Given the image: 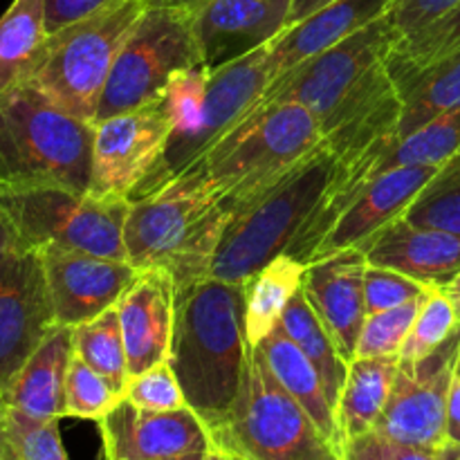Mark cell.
<instances>
[{"instance_id":"obj_1","label":"cell","mask_w":460,"mask_h":460,"mask_svg":"<svg viewBox=\"0 0 460 460\" xmlns=\"http://www.w3.org/2000/svg\"><path fill=\"white\" fill-rule=\"evenodd\" d=\"M400 34L391 13L299 63L265 88L256 106L299 103L340 162L385 155L395 142L402 97L386 70Z\"/></svg>"},{"instance_id":"obj_2","label":"cell","mask_w":460,"mask_h":460,"mask_svg":"<svg viewBox=\"0 0 460 460\" xmlns=\"http://www.w3.org/2000/svg\"><path fill=\"white\" fill-rule=\"evenodd\" d=\"M252 346L245 332V283L205 279L175 290L169 364L189 409L214 427L232 407Z\"/></svg>"},{"instance_id":"obj_3","label":"cell","mask_w":460,"mask_h":460,"mask_svg":"<svg viewBox=\"0 0 460 460\" xmlns=\"http://www.w3.org/2000/svg\"><path fill=\"white\" fill-rule=\"evenodd\" d=\"M232 211L191 173L130 202L124 225L126 259L137 270H166L175 290L211 277Z\"/></svg>"},{"instance_id":"obj_4","label":"cell","mask_w":460,"mask_h":460,"mask_svg":"<svg viewBox=\"0 0 460 460\" xmlns=\"http://www.w3.org/2000/svg\"><path fill=\"white\" fill-rule=\"evenodd\" d=\"M335 171L337 155L322 139L286 173L234 207L216 252L211 277L245 283L270 261L288 254Z\"/></svg>"},{"instance_id":"obj_5","label":"cell","mask_w":460,"mask_h":460,"mask_svg":"<svg viewBox=\"0 0 460 460\" xmlns=\"http://www.w3.org/2000/svg\"><path fill=\"white\" fill-rule=\"evenodd\" d=\"M94 124L54 106L21 81L0 94V187L90 191Z\"/></svg>"},{"instance_id":"obj_6","label":"cell","mask_w":460,"mask_h":460,"mask_svg":"<svg viewBox=\"0 0 460 460\" xmlns=\"http://www.w3.org/2000/svg\"><path fill=\"white\" fill-rule=\"evenodd\" d=\"M146 9L148 0H115L48 34L22 81L61 111L94 124L117 54Z\"/></svg>"},{"instance_id":"obj_7","label":"cell","mask_w":460,"mask_h":460,"mask_svg":"<svg viewBox=\"0 0 460 460\" xmlns=\"http://www.w3.org/2000/svg\"><path fill=\"white\" fill-rule=\"evenodd\" d=\"M322 142L313 112L299 103L254 106L209 153L182 173L218 193L229 211L286 173Z\"/></svg>"},{"instance_id":"obj_8","label":"cell","mask_w":460,"mask_h":460,"mask_svg":"<svg viewBox=\"0 0 460 460\" xmlns=\"http://www.w3.org/2000/svg\"><path fill=\"white\" fill-rule=\"evenodd\" d=\"M209 438L214 447L250 460H341L340 447L279 385L256 346L232 407L209 427Z\"/></svg>"},{"instance_id":"obj_9","label":"cell","mask_w":460,"mask_h":460,"mask_svg":"<svg viewBox=\"0 0 460 460\" xmlns=\"http://www.w3.org/2000/svg\"><path fill=\"white\" fill-rule=\"evenodd\" d=\"M130 200L39 184L0 187V214L31 250L61 247L128 261L124 225Z\"/></svg>"},{"instance_id":"obj_10","label":"cell","mask_w":460,"mask_h":460,"mask_svg":"<svg viewBox=\"0 0 460 460\" xmlns=\"http://www.w3.org/2000/svg\"><path fill=\"white\" fill-rule=\"evenodd\" d=\"M205 66L184 7L148 4L121 45L99 99L94 124L157 102L178 72Z\"/></svg>"},{"instance_id":"obj_11","label":"cell","mask_w":460,"mask_h":460,"mask_svg":"<svg viewBox=\"0 0 460 460\" xmlns=\"http://www.w3.org/2000/svg\"><path fill=\"white\" fill-rule=\"evenodd\" d=\"M171 133L166 97L97 121L90 193L133 202L164 157Z\"/></svg>"},{"instance_id":"obj_12","label":"cell","mask_w":460,"mask_h":460,"mask_svg":"<svg viewBox=\"0 0 460 460\" xmlns=\"http://www.w3.org/2000/svg\"><path fill=\"white\" fill-rule=\"evenodd\" d=\"M458 373L460 323L429 355L398 364L389 402L376 431L400 443L438 449L447 440L449 398Z\"/></svg>"},{"instance_id":"obj_13","label":"cell","mask_w":460,"mask_h":460,"mask_svg":"<svg viewBox=\"0 0 460 460\" xmlns=\"http://www.w3.org/2000/svg\"><path fill=\"white\" fill-rule=\"evenodd\" d=\"M268 85V48H261L247 57L238 58V61L227 63L218 70H211L196 130L184 142L166 146L164 157L157 164L155 173L151 175L146 187L137 193L135 200L164 189L182 171H187L193 162L209 153L225 135L232 133L250 115V111L263 97Z\"/></svg>"},{"instance_id":"obj_14","label":"cell","mask_w":460,"mask_h":460,"mask_svg":"<svg viewBox=\"0 0 460 460\" xmlns=\"http://www.w3.org/2000/svg\"><path fill=\"white\" fill-rule=\"evenodd\" d=\"M54 328L40 252L18 247L0 256V400Z\"/></svg>"},{"instance_id":"obj_15","label":"cell","mask_w":460,"mask_h":460,"mask_svg":"<svg viewBox=\"0 0 460 460\" xmlns=\"http://www.w3.org/2000/svg\"><path fill=\"white\" fill-rule=\"evenodd\" d=\"M39 252L43 256L57 326L76 328L115 308L142 274V270L128 261L106 259L88 252L61 247H45Z\"/></svg>"},{"instance_id":"obj_16","label":"cell","mask_w":460,"mask_h":460,"mask_svg":"<svg viewBox=\"0 0 460 460\" xmlns=\"http://www.w3.org/2000/svg\"><path fill=\"white\" fill-rule=\"evenodd\" d=\"M189 12L202 63L209 70L268 48L288 27L292 0H196Z\"/></svg>"},{"instance_id":"obj_17","label":"cell","mask_w":460,"mask_h":460,"mask_svg":"<svg viewBox=\"0 0 460 460\" xmlns=\"http://www.w3.org/2000/svg\"><path fill=\"white\" fill-rule=\"evenodd\" d=\"M106 460H148L207 452L209 429L189 407L153 411L126 398L99 420Z\"/></svg>"},{"instance_id":"obj_18","label":"cell","mask_w":460,"mask_h":460,"mask_svg":"<svg viewBox=\"0 0 460 460\" xmlns=\"http://www.w3.org/2000/svg\"><path fill=\"white\" fill-rule=\"evenodd\" d=\"M367 265L364 252L350 247L305 265L301 281V292L331 332L346 364L355 359L359 335L368 317L364 299Z\"/></svg>"},{"instance_id":"obj_19","label":"cell","mask_w":460,"mask_h":460,"mask_svg":"<svg viewBox=\"0 0 460 460\" xmlns=\"http://www.w3.org/2000/svg\"><path fill=\"white\" fill-rule=\"evenodd\" d=\"M368 265L395 270L434 290H443L460 272V234L420 227L395 218L359 245Z\"/></svg>"},{"instance_id":"obj_20","label":"cell","mask_w":460,"mask_h":460,"mask_svg":"<svg viewBox=\"0 0 460 460\" xmlns=\"http://www.w3.org/2000/svg\"><path fill=\"white\" fill-rule=\"evenodd\" d=\"M115 308L128 358V377L166 362L175 319V283L171 274L160 268L144 270Z\"/></svg>"},{"instance_id":"obj_21","label":"cell","mask_w":460,"mask_h":460,"mask_svg":"<svg viewBox=\"0 0 460 460\" xmlns=\"http://www.w3.org/2000/svg\"><path fill=\"white\" fill-rule=\"evenodd\" d=\"M436 171L438 166H400V169L376 175L355 198L353 205L340 216L313 261L350 250V247H359L382 227L394 223L395 218H402L411 202L434 178Z\"/></svg>"},{"instance_id":"obj_22","label":"cell","mask_w":460,"mask_h":460,"mask_svg":"<svg viewBox=\"0 0 460 460\" xmlns=\"http://www.w3.org/2000/svg\"><path fill=\"white\" fill-rule=\"evenodd\" d=\"M398 0H332L304 21L286 27L268 45L270 84L314 54L358 34L395 7Z\"/></svg>"},{"instance_id":"obj_23","label":"cell","mask_w":460,"mask_h":460,"mask_svg":"<svg viewBox=\"0 0 460 460\" xmlns=\"http://www.w3.org/2000/svg\"><path fill=\"white\" fill-rule=\"evenodd\" d=\"M72 355H75V328L57 326L7 386L3 394L4 407L40 420L66 418L63 395H66V377Z\"/></svg>"},{"instance_id":"obj_24","label":"cell","mask_w":460,"mask_h":460,"mask_svg":"<svg viewBox=\"0 0 460 460\" xmlns=\"http://www.w3.org/2000/svg\"><path fill=\"white\" fill-rule=\"evenodd\" d=\"M256 349L263 353L265 362H268L270 371L277 377L279 385L310 413V418L317 422L323 436L340 447L341 440L340 429H337V413L328 402L322 377H319L313 362L305 358L304 350L283 331L281 322L272 328V332Z\"/></svg>"},{"instance_id":"obj_25","label":"cell","mask_w":460,"mask_h":460,"mask_svg":"<svg viewBox=\"0 0 460 460\" xmlns=\"http://www.w3.org/2000/svg\"><path fill=\"white\" fill-rule=\"evenodd\" d=\"M398 364V358H355L349 364L344 389L337 404L340 440L376 431L389 402Z\"/></svg>"},{"instance_id":"obj_26","label":"cell","mask_w":460,"mask_h":460,"mask_svg":"<svg viewBox=\"0 0 460 460\" xmlns=\"http://www.w3.org/2000/svg\"><path fill=\"white\" fill-rule=\"evenodd\" d=\"M305 263L281 254L245 281V332L259 346L281 322L292 296L301 290Z\"/></svg>"},{"instance_id":"obj_27","label":"cell","mask_w":460,"mask_h":460,"mask_svg":"<svg viewBox=\"0 0 460 460\" xmlns=\"http://www.w3.org/2000/svg\"><path fill=\"white\" fill-rule=\"evenodd\" d=\"M281 326L290 335V340L304 350L305 358L313 362V367L317 368L328 402H331V407L337 413V404H340L341 389H344L349 364L344 362L335 341H332L331 332L326 331V326H323L322 319L317 317V313H314L313 305L308 304V299H305L301 290L288 304L286 313L281 317Z\"/></svg>"},{"instance_id":"obj_28","label":"cell","mask_w":460,"mask_h":460,"mask_svg":"<svg viewBox=\"0 0 460 460\" xmlns=\"http://www.w3.org/2000/svg\"><path fill=\"white\" fill-rule=\"evenodd\" d=\"M460 52V3L429 25L400 36L386 57V70L398 93L443 58Z\"/></svg>"},{"instance_id":"obj_29","label":"cell","mask_w":460,"mask_h":460,"mask_svg":"<svg viewBox=\"0 0 460 460\" xmlns=\"http://www.w3.org/2000/svg\"><path fill=\"white\" fill-rule=\"evenodd\" d=\"M45 36V0H13L0 16V94L25 79Z\"/></svg>"},{"instance_id":"obj_30","label":"cell","mask_w":460,"mask_h":460,"mask_svg":"<svg viewBox=\"0 0 460 460\" xmlns=\"http://www.w3.org/2000/svg\"><path fill=\"white\" fill-rule=\"evenodd\" d=\"M400 97L402 112L395 139L407 137L436 117L460 108V52L427 67L400 93Z\"/></svg>"},{"instance_id":"obj_31","label":"cell","mask_w":460,"mask_h":460,"mask_svg":"<svg viewBox=\"0 0 460 460\" xmlns=\"http://www.w3.org/2000/svg\"><path fill=\"white\" fill-rule=\"evenodd\" d=\"M460 151V108L436 117L407 137L395 139L382 155L376 175L400 166H443ZM373 175V178H376Z\"/></svg>"},{"instance_id":"obj_32","label":"cell","mask_w":460,"mask_h":460,"mask_svg":"<svg viewBox=\"0 0 460 460\" xmlns=\"http://www.w3.org/2000/svg\"><path fill=\"white\" fill-rule=\"evenodd\" d=\"M75 353L85 364L102 373L119 395L128 382V358L117 308L106 310L99 317L75 328Z\"/></svg>"},{"instance_id":"obj_33","label":"cell","mask_w":460,"mask_h":460,"mask_svg":"<svg viewBox=\"0 0 460 460\" xmlns=\"http://www.w3.org/2000/svg\"><path fill=\"white\" fill-rule=\"evenodd\" d=\"M0 460H70L58 420H40L16 409H0Z\"/></svg>"},{"instance_id":"obj_34","label":"cell","mask_w":460,"mask_h":460,"mask_svg":"<svg viewBox=\"0 0 460 460\" xmlns=\"http://www.w3.org/2000/svg\"><path fill=\"white\" fill-rule=\"evenodd\" d=\"M402 218L420 227L460 234V151L436 171Z\"/></svg>"},{"instance_id":"obj_35","label":"cell","mask_w":460,"mask_h":460,"mask_svg":"<svg viewBox=\"0 0 460 460\" xmlns=\"http://www.w3.org/2000/svg\"><path fill=\"white\" fill-rule=\"evenodd\" d=\"M121 395L115 386L85 364L79 355H72L70 368L66 377V395H63V411L66 418H79V420H103L112 411Z\"/></svg>"},{"instance_id":"obj_36","label":"cell","mask_w":460,"mask_h":460,"mask_svg":"<svg viewBox=\"0 0 460 460\" xmlns=\"http://www.w3.org/2000/svg\"><path fill=\"white\" fill-rule=\"evenodd\" d=\"M431 295V292H429ZM427 295V296H429ZM427 296L398 305V308L385 310V313L368 314L364 322L362 335H359L358 353L355 358H398L407 341L409 331L420 313Z\"/></svg>"},{"instance_id":"obj_37","label":"cell","mask_w":460,"mask_h":460,"mask_svg":"<svg viewBox=\"0 0 460 460\" xmlns=\"http://www.w3.org/2000/svg\"><path fill=\"white\" fill-rule=\"evenodd\" d=\"M458 323L447 295L443 290H434L425 299L411 331H409L407 341L400 350V362H416V359L429 355L456 331Z\"/></svg>"},{"instance_id":"obj_38","label":"cell","mask_w":460,"mask_h":460,"mask_svg":"<svg viewBox=\"0 0 460 460\" xmlns=\"http://www.w3.org/2000/svg\"><path fill=\"white\" fill-rule=\"evenodd\" d=\"M211 70L207 66L182 70L169 81L166 88V103H169L171 119H173V133L166 146L184 142L196 130L200 121L202 103H205L207 84H209Z\"/></svg>"},{"instance_id":"obj_39","label":"cell","mask_w":460,"mask_h":460,"mask_svg":"<svg viewBox=\"0 0 460 460\" xmlns=\"http://www.w3.org/2000/svg\"><path fill=\"white\" fill-rule=\"evenodd\" d=\"M121 398L133 402L135 407L153 409V411H173V409L189 407L169 359L146 368L139 376L128 377Z\"/></svg>"},{"instance_id":"obj_40","label":"cell","mask_w":460,"mask_h":460,"mask_svg":"<svg viewBox=\"0 0 460 460\" xmlns=\"http://www.w3.org/2000/svg\"><path fill=\"white\" fill-rule=\"evenodd\" d=\"M434 292V288L416 281V279L400 274L395 270L367 265L364 272V299H367V314L385 313L398 305L416 301Z\"/></svg>"},{"instance_id":"obj_41","label":"cell","mask_w":460,"mask_h":460,"mask_svg":"<svg viewBox=\"0 0 460 460\" xmlns=\"http://www.w3.org/2000/svg\"><path fill=\"white\" fill-rule=\"evenodd\" d=\"M340 456L341 460H440L438 449L400 443L380 431L341 440Z\"/></svg>"},{"instance_id":"obj_42","label":"cell","mask_w":460,"mask_h":460,"mask_svg":"<svg viewBox=\"0 0 460 460\" xmlns=\"http://www.w3.org/2000/svg\"><path fill=\"white\" fill-rule=\"evenodd\" d=\"M460 0H398L391 9V21L400 36H407L418 31L420 27L429 25L431 21L447 13L456 7Z\"/></svg>"},{"instance_id":"obj_43","label":"cell","mask_w":460,"mask_h":460,"mask_svg":"<svg viewBox=\"0 0 460 460\" xmlns=\"http://www.w3.org/2000/svg\"><path fill=\"white\" fill-rule=\"evenodd\" d=\"M111 3L115 0H45V31L54 34Z\"/></svg>"},{"instance_id":"obj_44","label":"cell","mask_w":460,"mask_h":460,"mask_svg":"<svg viewBox=\"0 0 460 460\" xmlns=\"http://www.w3.org/2000/svg\"><path fill=\"white\" fill-rule=\"evenodd\" d=\"M447 440L460 443V373L454 382L452 398H449V411H447Z\"/></svg>"},{"instance_id":"obj_45","label":"cell","mask_w":460,"mask_h":460,"mask_svg":"<svg viewBox=\"0 0 460 460\" xmlns=\"http://www.w3.org/2000/svg\"><path fill=\"white\" fill-rule=\"evenodd\" d=\"M328 3H332V0H292V12H290V21H288V27L304 21L305 16L314 13L317 9L326 7Z\"/></svg>"},{"instance_id":"obj_46","label":"cell","mask_w":460,"mask_h":460,"mask_svg":"<svg viewBox=\"0 0 460 460\" xmlns=\"http://www.w3.org/2000/svg\"><path fill=\"white\" fill-rule=\"evenodd\" d=\"M18 247H25V245H22L18 234L12 229V225H9L7 220L3 218V214H0V256L7 254V252L12 250H18Z\"/></svg>"},{"instance_id":"obj_47","label":"cell","mask_w":460,"mask_h":460,"mask_svg":"<svg viewBox=\"0 0 460 460\" xmlns=\"http://www.w3.org/2000/svg\"><path fill=\"white\" fill-rule=\"evenodd\" d=\"M443 292L447 295V299L452 301L454 313H456V319L460 322V272L452 279V283H449L447 288H443Z\"/></svg>"},{"instance_id":"obj_48","label":"cell","mask_w":460,"mask_h":460,"mask_svg":"<svg viewBox=\"0 0 460 460\" xmlns=\"http://www.w3.org/2000/svg\"><path fill=\"white\" fill-rule=\"evenodd\" d=\"M202 460H250V458L241 456V454L227 452V449L214 447V445H211V447L205 452V456H202Z\"/></svg>"},{"instance_id":"obj_49","label":"cell","mask_w":460,"mask_h":460,"mask_svg":"<svg viewBox=\"0 0 460 460\" xmlns=\"http://www.w3.org/2000/svg\"><path fill=\"white\" fill-rule=\"evenodd\" d=\"M438 458L440 460H460V443L445 440V443L438 447Z\"/></svg>"},{"instance_id":"obj_50","label":"cell","mask_w":460,"mask_h":460,"mask_svg":"<svg viewBox=\"0 0 460 460\" xmlns=\"http://www.w3.org/2000/svg\"><path fill=\"white\" fill-rule=\"evenodd\" d=\"M196 0H148V4H169V7H189Z\"/></svg>"},{"instance_id":"obj_51","label":"cell","mask_w":460,"mask_h":460,"mask_svg":"<svg viewBox=\"0 0 460 460\" xmlns=\"http://www.w3.org/2000/svg\"><path fill=\"white\" fill-rule=\"evenodd\" d=\"M205 452H193V454H184V456H171V458H148V460H202Z\"/></svg>"},{"instance_id":"obj_52","label":"cell","mask_w":460,"mask_h":460,"mask_svg":"<svg viewBox=\"0 0 460 460\" xmlns=\"http://www.w3.org/2000/svg\"><path fill=\"white\" fill-rule=\"evenodd\" d=\"M0 409H3V400H0Z\"/></svg>"}]
</instances>
